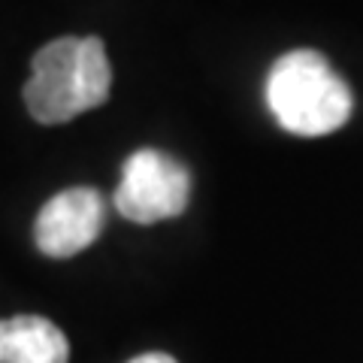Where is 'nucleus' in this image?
<instances>
[{
  "instance_id": "nucleus-1",
  "label": "nucleus",
  "mask_w": 363,
  "mask_h": 363,
  "mask_svg": "<svg viewBox=\"0 0 363 363\" xmlns=\"http://www.w3.org/2000/svg\"><path fill=\"white\" fill-rule=\"evenodd\" d=\"M25 106L40 124H64L109 100L112 67L100 37H58L30 61Z\"/></svg>"
},
{
  "instance_id": "nucleus-2",
  "label": "nucleus",
  "mask_w": 363,
  "mask_h": 363,
  "mask_svg": "<svg viewBox=\"0 0 363 363\" xmlns=\"http://www.w3.org/2000/svg\"><path fill=\"white\" fill-rule=\"evenodd\" d=\"M267 104L276 121L294 136H324L351 118L354 97L321 52L297 49L272 64Z\"/></svg>"
},
{
  "instance_id": "nucleus-3",
  "label": "nucleus",
  "mask_w": 363,
  "mask_h": 363,
  "mask_svg": "<svg viewBox=\"0 0 363 363\" xmlns=\"http://www.w3.org/2000/svg\"><path fill=\"white\" fill-rule=\"evenodd\" d=\"M191 197V176L176 157L157 149L133 152L121 169L116 188V209L128 221L157 224L185 212Z\"/></svg>"
},
{
  "instance_id": "nucleus-4",
  "label": "nucleus",
  "mask_w": 363,
  "mask_h": 363,
  "mask_svg": "<svg viewBox=\"0 0 363 363\" xmlns=\"http://www.w3.org/2000/svg\"><path fill=\"white\" fill-rule=\"evenodd\" d=\"M106 203L94 188H67L55 194L37 215L33 242L49 257H73L85 252L104 230Z\"/></svg>"
},
{
  "instance_id": "nucleus-5",
  "label": "nucleus",
  "mask_w": 363,
  "mask_h": 363,
  "mask_svg": "<svg viewBox=\"0 0 363 363\" xmlns=\"http://www.w3.org/2000/svg\"><path fill=\"white\" fill-rule=\"evenodd\" d=\"M70 345L61 327L40 315L0 321V363H67Z\"/></svg>"
},
{
  "instance_id": "nucleus-6",
  "label": "nucleus",
  "mask_w": 363,
  "mask_h": 363,
  "mask_svg": "<svg viewBox=\"0 0 363 363\" xmlns=\"http://www.w3.org/2000/svg\"><path fill=\"white\" fill-rule=\"evenodd\" d=\"M130 363H176L169 354H164V351H149V354H140V357H133Z\"/></svg>"
}]
</instances>
